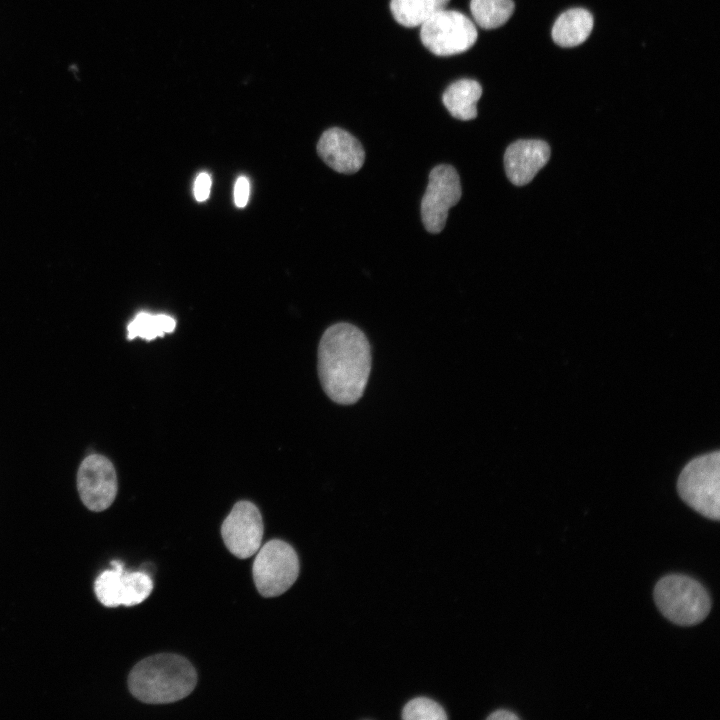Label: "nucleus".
Segmentation results:
<instances>
[{
    "mask_svg": "<svg viewBox=\"0 0 720 720\" xmlns=\"http://www.w3.org/2000/svg\"><path fill=\"white\" fill-rule=\"evenodd\" d=\"M470 11L481 28L494 29L512 16L514 3L512 0H471Z\"/></svg>",
    "mask_w": 720,
    "mask_h": 720,
    "instance_id": "f3484780",
    "label": "nucleus"
},
{
    "mask_svg": "<svg viewBox=\"0 0 720 720\" xmlns=\"http://www.w3.org/2000/svg\"><path fill=\"white\" fill-rule=\"evenodd\" d=\"M176 327L173 317L166 314L153 315L148 312L138 313L127 326V338L133 340L137 337L147 341L163 337L171 333Z\"/></svg>",
    "mask_w": 720,
    "mask_h": 720,
    "instance_id": "dca6fc26",
    "label": "nucleus"
},
{
    "mask_svg": "<svg viewBox=\"0 0 720 720\" xmlns=\"http://www.w3.org/2000/svg\"><path fill=\"white\" fill-rule=\"evenodd\" d=\"M654 600L664 617L680 626L702 622L711 609L706 589L697 580L682 574L661 578L654 588Z\"/></svg>",
    "mask_w": 720,
    "mask_h": 720,
    "instance_id": "7ed1b4c3",
    "label": "nucleus"
},
{
    "mask_svg": "<svg viewBox=\"0 0 720 720\" xmlns=\"http://www.w3.org/2000/svg\"><path fill=\"white\" fill-rule=\"evenodd\" d=\"M263 531L260 511L249 501L237 502L221 526L224 544L240 559L257 553L262 544Z\"/></svg>",
    "mask_w": 720,
    "mask_h": 720,
    "instance_id": "1a4fd4ad",
    "label": "nucleus"
},
{
    "mask_svg": "<svg viewBox=\"0 0 720 720\" xmlns=\"http://www.w3.org/2000/svg\"><path fill=\"white\" fill-rule=\"evenodd\" d=\"M249 199V181L246 177H239L234 187V202L237 207H245Z\"/></svg>",
    "mask_w": 720,
    "mask_h": 720,
    "instance_id": "aec40b11",
    "label": "nucleus"
},
{
    "mask_svg": "<svg viewBox=\"0 0 720 720\" xmlns=\"http://www.w3.org/2000/svg\"><path fill=\"white\" fill-rule=\"evenodd\" d=\"M370 369V345L359 328L337 323L326 329L318 348V375L332 401L342 405L357 402L365 390Z\"/></svg>",
    "mask_w": 720,
    "mask_h": 720,
    "instance_id": "f257e3e1",
    "label": "nucleus"
},
{
    "mask_svg": "<svg viewBox=\"0 0 720 720\" xmlns=\"http://www.w3.org/2000/svg\"><path fill=\"white\" fill-rule=\"evenodd\" d=\"M592 28L591 13L583 8H572L557 18L552 28V38L561 47H574L588 38Z\"/></svg>",
    "mask_w": 720,
    "mask_h": 720,
    "instance_id": "ddd939ff",
    "label": "nucleus"
},
{
    "mask_svg": "<svg viewBox=\"0 0 720 720\" xmlns=\"http://www.w3.org/2000/svg\"><path fill=\"white\" fill-rule=\"evenodd\" d=\"M550 147L538 139H522L511 143L504 154L508 179L517 186L528 184L548 162Z\"/></svg>",
    "mask_w": 720,
    "mask_h": 720,
    "instance_id": "f8f14e48",
    "label": "nucleus"
},
{
    "mask_svg": "<svg viewBox=\"0 0 720 720\" xmlns=\"http://www.w3.org/2000/svg\"><path fill=\"white\" fill-rule=\"evenodd\" d=\"M197 684L192 664L175 654H157L137 663L128 676L131 694L144 703L165 704L187 697Z\"/></svg>",
    "mask_w": 720,
    "mask_h": 720,
    "instance_id": "f03ea898",
    "label": "nucleus"
},
{
    "mask_svg": "<svg viewBox=\"0 0 720 720\" xmlns=\"http://www.w3.org/2000/svg\"><path fill=\"white\" fill-rule=\"evenodd\" d=\"M487 719L489 720H517L519 717L508 710H497L490 714Z\"/></svg>",
    "mask_w": 720,
    "mask_h": 720,
    "instance_id": "412c9836",
    "label": "nucleus"
},
{
    "mask_svg": "<svg viewBox=\"0 0 720 720\" xmlns=\"http://www.w3.org/2000/svg\"><path fill=\"white\" fill-rule=\"evenodd\" d=\"M461 195L460 178L454 167L441 164L431 170L421 202L422 222L428 232L443 230L450 208L459 202Z\"/></svg>",
    "mask_w": 720,
    "mask_h": 720,
    "instance_id": "0eeeda50",
    "label": "nucleus"
},
{
    "mask_svg": "<svg viewBox=\"0 0 720 720\" xmlns=\"http://www.w3.org/2000/svg\"><path fill=\"white\" fill-rule=\"evenodd\" d=\"M402 718L406 720H445V710L434 700L427 697H416L403 708Z\"/></svg>",
    "mask_w": 720,
    "mask_h": 720,
    "instance_id": "a211bd4d",
    "label": "nucleus"
},
{
    "mask_svg": "<svg viewBox=\"0 0 720 720\" xmlns=\"http://www.w3.org/2000/svg\"><path fill=\"white\" fill-rule=\"evenodd\" d=\"M317 152L329 167L344 174L357 172L365 160L361 143L338 127L323 132L317 144Z\"/></svg>",
    "mask_w": 720,
    "mask_h": 720,
    "instance_id": "9b49d317",
    "label": "nucleus"
},
{
    "mask_svg": "<svg viewBox=\"0 0 720 720\" xmlns=\"http://www.w3.org/2000/svg\"><path fill=\"white\" fill-rule=\"evenodd\" d=\"M211 189V178L210 175L202 172L200 173L194 183V196L197 201H205L210 194Z\"/></svg>",
    "mask_w": 720,
    "mask_h": 720,
    "instance_id": "6ab92c4d",
    "label": "nucleus"
},
{
    "mask_svg": "<svg viewBox=\"0 0 720 720\" xmlns=\"http://www.w3.org/2000/svg\"><path fill=\"white\" fill-rule=\"evenodd\" d=\"M423 45L437 56L460 54L477 40L474 23L463 13L443 9L420 26Z\"/></svg>",
    "mask_w": 720,
    "mask_h": 720,
    "instance_id": "423d86ee",
    "label": "nucleus"
},
{
    "mask_svg": "<svg viewBox=\"0 0 720 720\" xmlns=\"http://www.w3.org/2000/svg\"><path fill=\"white\" fill-rule=\"evenodd\" d=\"M258 592L275 597L286 592L299 574V560L295 550L282 540H271L257 551L252 568Z\"/></svg>",
    "mask_w": 720,
    "mask_h": 720,
    "instance_id": "39448f33",
    "label": "nucleus"
},
{
    "mask_svg": "<svg viewBox=\"0 0 720 720\" xmlns=\"http://www.w3.org/2000/svg\"><path fill=\"white\" fill-rule=\"evenodd\" d=\"M719 460L718 450L692 459L677 482L681 499L696 512L716 521L720 517Z\"/></svg>",
    "mask_w": 720,
    "mask_h": 720,
    "instance_id": "20e7f679",
    "label": "nucleus"
},
{
    "mask_svg": "<svg viewBox=\"0 0 720 720\" xmlns=\"http://www.w3.org/2000/svg\"><path fill=\"white\" fill-rule=\"evenodd\" d=\"M77 488L88 509L95 512L107 509L113 503L118 489L116 471L111 461L99 454L87 456L78 470Z\"/></svg>",
    "mask_w": 720,
    "mask_h": 720,
    "instance_id": "9d476101",
    "label": "nucleus"
},
{
    "mask_svg": "<svg viewBox=\"0 0 720 720\" xmlns=\"http://www.w3.org/2000/svg\"><path fill=\"white\" fill-rule=\"evenodd\" d=\"M112 569L103 571L95 581L94 590L106 607L140 604L151 594L153 581L145 571L126 572L120 561L111 562Z\"/></svg>",
    "mask_w": 720,
    "mask_h": 720,
    "instance_id": "6e6552de",
    "label": "nucleus"
},
{
    "mask_svg": "<svg viewBox=\"0 0 720 720\" xmlns=\"http://www.w3.org/2000/svg\"><path fill=\"white\" fill-rule=\"evenodd\" d=\"M482 95L481 85L472 79L453 82L442 96L444 106L459 120H472L477 116V101Z\"/></svg>",
    "mask_w": 720,
    "mask_h": 720,
    "instance_id": "4468645a",
    "label": "nucleus"
},
{
    "mask_svg": "<svg viewBox=\"0 0 720 720\" xmlns=\"http://www.w3.org/2000/svg\"><path fill=\"white\" fill-rule=\"evenodd\" d=\"M450 0H391L394 19L405 27L421 26L435 13L446 8Z\"/></svg>",
    "mask_w": 720,
    "mask_h": 720,
    "instance_id": "2eb2a0df",
    "label": "nucleus"
}]
</instances>
